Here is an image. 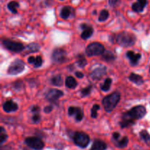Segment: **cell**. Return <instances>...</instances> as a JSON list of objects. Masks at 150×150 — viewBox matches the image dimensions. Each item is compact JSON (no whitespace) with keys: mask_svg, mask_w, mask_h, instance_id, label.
<instances>
[{"mask_svg":"<svg viewBox=\"0 0 150 150\" xmlns=\"http://www.w3.org/2000/svg\"><path fill=\"white\" fill-rule=\"evenodd\" d=\"M146 110L144 106L138 105L126 112L122 116L120 124L122 128H126L135 124V121L142 119L146 115Z\"/></svg>","mask_w":150,"mask_h":150,"instance_id":"obj_1","label":"cell"},{"mask_svg":"<svg viewBox=\"0 0 150 150\" xmlns=\"http://www.w3.org/2000/svg\"><path fill=\"white\" fill-rule=\"evenodd\" d=\"M120 100V94L119 92H114L106 96L103 99V105L106 112H111L119 103Z\"/></svg>","mask_w":150,"mask_h":150,"instance_id":"obj_2","label":"cell"},{"mask_svg":"<svg viewBox=\"0 0 150 150\" xmlns=\"http://www.w3.org/2000/svg\"><path fill=\"white\" fill-rule=\"evenodd\" d=\"M136 37L130 32H124L118 34L116 37V42L121 46H132L136 44Z\"/></svg>","mask_w":150,"mask_h":150,"instance_id":"obj_3","label":"cell"},{"mask_svg":"<svg viewBox=\"0 0 150 150\" xmlns=\"http://www.w3.org/2000/svg\"><path fill=\"white\" fill-rule=\"evenodd\" d=\"M73 142L79 147L84 149L87 147L90 142V138L87 134L83 132H76L71 135Z\"/></svg>","mask_w":150,"mask_h":150,"instance_id":"obj_4","label":"cell"},{"mask_svg":"<svg viewBox=\"0 0 150 150\" xmlns=\"http://www.w3.org/2000/svg\"><path fill=\"white\" fill-rule=\"evenodd\" d=\"M104 51H105V47L99 42L92 43L86 48V54L89 57L100 55L103 54Z\"/></svg>","mask_w":150,"mask_h":150,"instance_id":"obj_5","label":"cell"},{"mask_svg":"<svg viewBox=\"0 0 150 150\" xmlns=\"http://www.w3.org/2000/svg\"><path fill=\"white\" fill-rule=\"evenodd\" d=\"M25 69V63L23 60L16 59L12 62L7 69V73L10 75H16L23 71Z\"/></svg>","mask_w":150,"mask_h":150,"instance_id":"obj_6","label":"cell"},{"mask_svg":"<svg viewBox=\"0 0 150 150\" xmlns=\"http://www.w3.org/2000/svg\"><path fill=\"white\" fill-rule=\"evenodd\" d=\"M25 144L34 150H42L45 146V144L40 138L38 137H28L25 139Z\"/></svg>","mask_w":150,"mask_h":150,"instance_id":"obj_7","label":"cell"},{"mask_svg":"<svg viewBox=\"0 0 150 150\" xmlns=\"http://www.w3.org/2000/svg\"><path fill=\"white\" fill-rule=\"evenodd\" d=\"M2 44L4 48H6L9 51H13V52H20L22 50L24 49V46L21 43L13 41L9 39L4 40L2 41Z\"/></svg>","mask_w":150,"mask_h":150,"instance_id":"obj_8","label":"cell"},{"mask_svg":"<svg viewBox=\"0 0 150 150\" xmlns=\"http://www.w3.org/2000/svg\"><path fill=\"white\" fill-rule=\"evenodd\" d=\"M66 52L61 48H57L53 51L51 58L56 63H62L66 61Z\"/></svg>","mask_w":150,"mask_h":150,"instance_id":"obj_9","label":"cell"},{"mask_svg":"<svg viewBox=\"0 0 150 150\" xmlns=\"http://www.w3.org/2000/svg\"><path fill=\"white\" fill-rule=\"evenodd\" d=\"M63 96L64 93L62 91L57 88H51L45 94V99L51 102H54Z\"/></svg>","mask_w":150,"mask_h":150,"instance_id":"obj_10","label":"cell"},{"mask_svg":"<svg viewBox=\"0 0 150 150\" xmlns=\"http://www.w3.org/2000/svg\"><path fill=\"white\" fill-rule=\"evenodd\" d=\"M68 115L70 116H75L76 121L79 122L83 119V112L80 107H70L68 109Z\"/></svg>","mask_w":150,"mask_h":150,"instance_id":"obj_11","label":"cell"},{"mask_svg":"<svg viewBox=\"0 0 150 150\" xmlns=\"http://www.w3.org/2000/svg\"><path fill=\"white\" fill-rule=\"evenodd\" d=\"M105 73H106V68L102 66V67L97 68L92 71V73L90 74V76L94 80H98L101 79L105 74Z\"/></svg>","mask_w":150,"mask_h":150,"instance_id":"obj_12","label":"cell"},{"mask_svg":"<svg viewBox=\"0 0 150 150\" xmlns=\"http://www.w3.org/2000/svg\"><path fill=\"white\" fill-rule=\"evenodd\" d=\"M81 27L83 29V32H82L81 35L82 39L86 40L92 36L94 32V29L92 26L88 25L87 24H82L81 25Z\"/></svg>","mask_w":150,"mask_h":150,"instance_id":"obj_13","label":"cell"},{"mask_svg":"<svg viewBox=\"0 0 150 150\" xmlns=\"http://www.w3.org/2000/svg\"><path fill=\"white\" fill-rule=\"evenodd\" d=\"M18 108V106L13 100H8L3 104V110L6 113H10V112L16 111Z\"/></svg>","mask_w":150,"mask_h":150,"instance_id":"obj_14","label":"cell"},{"mask_svg":"<svg viewBox=\"0 0 150 150\" xmlns=\"http://www.w3.org/2000/svg\"><path fill=\"white\" fill-rule=\"evenodd\" d=\"M147 4V0H137L132 5V10L136 13H141L144 10Z\"/></svg>","mask_w":150,"mask_h":150,"instance_id":"obj_15","label":"cell"},{"mask_svg":"<svg viewBox=\"0 0 150 150\" xmlns=\"http://www.w3.org/2000/svg\"><path fill=\"white\" fill-rule=\"evenodd\" d=\"M127 57L130 62V64L135 66L137 65L139 60L142 57V54L139 53H135L133 51H128L127 52Z\"/></svg>","mask_w":150,"mask_h":150,"instance_id":"obj_16","label":"cell"},{"mask_svg":"<svg viewBox=\"0 0 150 150\" xmlns=\"http://www.w3.org/2000/svg\"><path fill=\"white\" fill-rule=\"evenodd\" d=\"M107 144L101 140H95L90 150H106Z\"/></svg>","mask_w":150,"mask_h":150,"instance_id":"obj_17","label":"cell"},{"mask_svg":"<svg viewBox=\"0 0 150 150\" xmlns=\"http://www.w3.org/2000/svg\"><path fill=\"white\" fill-rule=\"evenodd\" d=\"M72 13H74V10L71 7L69 6H65V7H62L60 12V16L62 19H67L71 16Z\"/></svg>","mask_w":150,"mask_h":150,"instance_id":"obj_18","label":"cell"},{"mask_svg":"<svg viewBox=\"0 0 150 150\" xmlns=\"http://www.w3.org/2000/svg\"><path fill=\"white\" fill-rule=\"evenodd\" d=\"M129 79L133 83L136 84L138 85H141L144 83V79L141 75L137 74L135 73H131L130 75L129 76Z\"/></svg>","mask_w":150,"mask_h":150,"instance_id":"obj_19","label":"cell"},{"mask_svg":"<svg viewBox=\"0 0 150 150\" xmlns=\"http://www.w3.org/2000/svg\"><path fill=\"white\" fill-rule=\"evenodd\" d=\"M114 141V144H115L116 146L120 149H123L125 148V147L127 146V144H128L129 140L127 136H125L123 137L122 138H121V139H118L117 140V141Z\"/></svg>","mask_w":150,"mask_h":150,"instance_id":"obj_20","label":"cell"},{"mask_svg":"<svg viewBox=\"0 0 150 150\" xmlns=\"http://www.w3.org/2000/svg\"><path fill=\"white\" fill-rule=\"evenodd\" d=\"M78 83L74 77L73 76H67L65 79V85L67 88L70 89H74L77 86Z\"/></svg>","mask_w":150,"mask_h":150,"instance_id":"obj_21","label":"cell"},{"mask_svg":"<svg viewBox=\"0 0 150 150\" xmlns=\"http://www.w3.org/2000/svg\"><path fill=\"white\" fill-rule=\"evenodd\" d=\"M103 59L106 62L111 63V62L115 60L116 57L111 51H105L103 54Z\"/></svg>","mask_w":150,"mask_h":150,"instance_id":"obj_22","label":"cell"},{"mask_svg":"<svg viewBox=\"0 0 150 150\" xmlns=\"http://www.w3.org/2000/svg\"><path fill=\"white\" fill-rule=\"evenodd\" d=\"M51 83L55 86H61L63 85V79L61 75H56L51 79Z\"/></svg>","mask_w":150,"mask_h":150,"instance_id":"obj_23","label":"cell"},{"mask_svg":"<svg viewBox=\"0 0 150 150\" xmlns=\"http://www.w3.org/2000/svg\"><path fill=\"white\" fill-rule=\"evenodd\" d=\"M19 7V3L16 1H12L7 4V8L13 13H17V8Z\"/></svg>","mask_w":150,"mask_h":150,"instance_id":"obj_24","label":"cell"},{"mask_svg":"<svg viewBox=\"0 0 150 150\" xmlns=\"http://www.w3.org/2000/svg\"><path fill=\"white\" fill-rule=\"evenodd\" d=\"M26 51L29 53H33V52H37V51H39L40 46L38 44H35V43H32V44H29L26 47Z\"/></svg>","mask_w":150,"mask_h":150,"instance_id":"obj_25","label":"cell"},{"mask_svg":"<svg viewBox=\"0 0 150 150\" xmlns=\"http://www.w3.org/2000/svg\"><path fill=\"white\" fill-rule=\"evenodd\" d=\"M140 136L148 146H150V135L147 131L144 130V129L142 130L140 132Z\"/></svg>","mask_w":150,"mask_h":150,"instance_id":"obj_26","label":"cell"},{"mask_svg":"<svg viewBox=\"0 0 150 150\" xmlns=\"http://www.w3.org/2000/svg\"><path fill=\"white\" fill-rule=\"evenodd\" d=\"M112 83V79L111 78L105 79V82L103 85H101V90L103 91H108L111 88V85Z\"/></svg>","mask_w":150,"mask_h":150,"instance_id":"obj_27","label":"cell"},{"mask_svg":"<svg viewBox=\"0 0 150 150\" xmlns=\"http://www.w3.org/2000/svg\"><path fill=\"white\" fill-rule=\"evenodd\" d=\"M109 17V13L107 10H101V12L100 13L99 18H98V21L100 22H103L105 21H106L107 19Z\"/></svg>","mask_w":150,"mask_h":150,"instance_id":"obj_28","label":"cell"},{"mask_svg":"<svg viewBox=\"0 0 150 150\" xmlns=\"http://www.w3.org/2000/svg\"><path fill=\"white\" fill-rule=\"evenodd\" d=\"M77 63L79 65V67L83 68L86 66L87 64V61H86V58L83 57L81 54H79L77 56Z\"/></svg>","mask_w":150,"mask_h":150,"instance_id":"obj_29","label":"cell"},{"mask_svg":"<svg viewBox=\"0 0 150 150\" xmlns=\"http://www.w3.org/2000/svg\"><path fill=\"white\" fill-rule=\"evenodd\" d=\"M7 135L6 133L5 130H4V128L1 126V131H0V143L1 144H3L7 139Z\"/></svg>","mask_w":150,"mask_h":150,"instance_id":"obj_30","label":"cell"},{"mask_svg":"<svg viewBox=\"0 0 150 150\" xmlns=\"http://www.w3.org/2000/svg\"><path fill=\"white\" fill-rule=\"evenodd\" d=\"M92 85H89V86H87L86 88H83L81 91V94L82 97H86L88 95H89L92 91Z\"/></svg>","mask_w":150,"mask_h":150,"instance_id":"obj_31","label":"cell"},{"mask_svg":"<svg viewBox=\"0 0 150 150\" xmlns=\"http://www.w3.org/2000/svg\"><path fill=\"white\" fill-rule=\"evenodd\" d=\"M100 109V105L98 104H94L92 107V110H91V116L94 119L97 118L98 116V110Z\"/></svg>","mask_w":150,"mask_h":150,"instance_id":"obj_32","label":"cell"},{"mask_svg":"<svg viewBox=\"0 0 150 150\" xmlns=\"http://www.w3.org/2000/svg\"><path fill=\"white\" fill-rule=\"evenodd\" d=\"M42 58L41 56L38 55L35 57V61L34 63V66L35 68H39L42 66Z\"/></svg>","mask_w":150,"mask_h":150,"instance_id":"obj_33","label":"cell"},{"mask_svg":"<svg viewBox=\"0 0 150 150\" xmlns=\"http://www.w3.org/2000/svg\"><path fill=\"white\" fill-rule=\"evenodd\" d=\"M40 116L39 113H34L33 116H32V121L34 123H39L40 121Z\"/></svg>","mask_w":150,"mask_h":150,"instance_id":"obj_34","label":"cell"},{"mask_svg":"<svg viewBox=\"0 0 150 150\" xmlns=\"http://www.w3.org/2000/svg\"><path fill=\"white\" fill-rule=\"evenodd\" d=\"M22 85H23V83L21 80H17L14 83V88H16V90H19L20 88H22Z\"/></svg>","mask_w":150,"mask_h":150,"instance_id":"obj_35","label":"cell"},{"mask_svg":"<svg viewBox=\"0 0 150 150\" xmlns=\"http://www.w3.org/2000/svg\"><path fill=\"white\" fill-rule=\"evenodd\" d=\"M52 110H53V106L52 105H48L44 108V112H45V113H51Z\"/></svg>","mask_w":150,"mask_h":150,"instance_id":"obj_36","label":"cell"},{"mask_svg":"<svg viewBox=\"0 0 150 150\" xmlns=\"http://www.w3.org/2000/svg\"><path fill=\"white\" fill-rule=\"evenodd\" d=\"M120 138V134L119 132H114L112 135V140L113 141H117V140Z\"/></svg>","mask_w":150,"mask_h":150,"instance_id":"obj_37","label":"cell"},{"mask_svg":"<svg viewBox=\"0 0 150 150\" xmlns=\"http://www.w3.org/2000/svg\"><path fill=\"white\" fill-rule=\"evenodd\" d=\"M118 1L119 0H108V3L111 7H115Z\"/></svg>","mask_w":150,"mask_h":150,"instance_id":"obj_38","label":"cell"},{"mask_svg":"<svg viewBox=\"0 0 150 150\" xmlns=\"http://www.w3.org/2000/svg\"><path fill=\"white\" fill-rule=\"evenodd\" d=\"M32 112L33 113H39L40 112V108L38 106H34L33 107H32Z\"/></svg>","mask_w":150,"mask_h":150,"instance_id":"obj_39","label":"cell"},{"mask_svg":"<svg viewBox=\"0 0 150 150\" xmlns=\"http://www.w3.org/2000/svg\"><path fill=\"white\" fill-rule=\"evenodd\" d=\"M35 61V57H32V56H31V57H29V58H28V63H31V64H34Z\"/></svg>","mask_w":150,"mask_h":150,"instance_id":"obj_40","label":"cell"},{"mask_svg":"<svg viewBox=\"0 0 150 150\" xmlns=\"http://www.w3.org/2000/svg\"><path fill=\"white\" fill-rule=\"evenodd\" d=\"M76 76H77L78 78H83V74L82 72L80 71H76Z\"/></svg>","mask_w":150,"mask_h":150,"instance_id":"obj_41","label":"cell"},{"mask_svg":"<svg viewBox=\"0 0 150 150\" xmlns=\"http://www.w3.org/2000/svg\"><path fill=\"white\" fill-rule=\"evenodd\" d=\"M23 150H28V149H23Z\"/></svg>","mask_w":150,"mask_h":150,"instance_id":"obj_42","label":"cell"},{"mask_svg":"<svg viewBox=\"0 0 150 150\" xmlns=\"http://www.w3.org/2000/svg\"></svg>","mask_w":150,"mask_h":150,"instance_id":"obj_43","label":"cell"}]
</instances>
